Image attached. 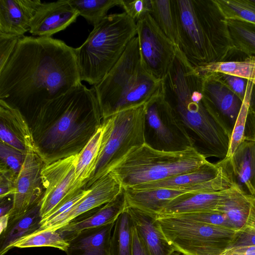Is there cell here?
<instances>
[{
	"label": "cell",
	"instance_id": "obj_26",
	"mask_svg": "<svg viewBox=\"0 0 255 255\" xmlns=\"http://www.w3.org/2000/svg\"><path fill=\"white\" fill-rule=\"evenodd\" d=\"M40 201L20 216L9 220L6 229L0 234V255L13 248L15 242L38 231L41 226Z\"/></svg>",
	"mask_w": 255,
	"mask_h": 255
},
{
	"label": "cell",
	"instance_id": "obj_16",
	"mask_svg": "<svg viewBox=\"0 0 255 255\" xmlns=\"http://www.w3.org/2000/svg\"><path fill=\"white\" fill-rule=\"evenodd\" d=\"M217 163L234 185L243 193L255 196V140L245 139L233 154Z\"/></svg>",
	"mask_w": 255,
	"mask_h": 255
},
{
	"label": "cell",
	"instance_id": "obj_32",
	"mask_svg": "<svg viewBox=\"0 0 255 255\" xmlns=\"http://www.w3.org/2000/svg\"><path fill=\"white\" fill-rule=\"evenodd\" d=\"M69 3L94 27L107 16L108 11L120 6L121 0H68Z\"/></svg>",
	"mask_w": 255,
	"mask_h": 255
},
{
	"label": "cell",
	"instance_id": "obj_23",
	"mask_svg": "<svg viewBox=\"0 0 255 255\" xmlns=\"http://www.w3.org/2000/svg\"><path fill=\"white\" fill-rule=\"evenodd\" d=\"M115 222L79 232L68 242L67 255H111V234Z\"/></svg>",
	"mask_w": 255,
	"mask_h": 255
},
{
	"label": "cell",
	"instance_id": "obj_19",
	"mask_svg": "<svg viewBox=\"0 0 255 255\" xmlns=\"http://www.w3.org/2000/svg\"><path fill=\"white\" fill-rule=\"evenodd\" d=\"M127 208L123 189L113 201L78 217L56 231L68 242L83 230L116 222Z\"/></svg>",
	"mask_w": 255,
	"mask_h": 255
},
{
	"label": "cell",
	"instance_id": "obj_41",
	"mask_svg": "<svg viewBox=\"0 0 255 255\" xmlns=\"http://www.w3.org/2000/svg\"><path fill=\"white\" fill-rule=\"evenodd\" d=\"M218 74L221 79L228 87L243 101L246 95L248 80L227 74L221 73H218Z\"/></svg>",
	"mask_w": 255,
	"mask_h": 255
},
{
	"label": "cell",
	"instance_id": "obj_4",
	"mask_svg": "<svg viewBox=\"0 0 255 255\" xmlns=\"http://www.w3.org/2000/svg\"><path fill=\"white\" fill-rule=\"evenodd\" d=\"M180 49L198 67L236 55L226 18L215 0H173Z\"/></svg>",
	"mask_w": 255,
	"mask_h": 255
},
{
	"label": "cell",
	"instance_id": "obj_31",
	"mask_svg": "<svg viewBox=\"0 0 255 255\" xmlns=\"http://www.w3.org/2000/svg\"><path fill=\"white\" fill-rule=\"evenodd\" d=\"M151 15L166 37L175 45H179L176 15L173 0H151Z\"/></svg>",
	"mask_w": 255,
	"mask_h": 255
},
{
	"label": "cell",
	"instance_id": "obj_9",
	"mask_svg": "<svg viewBox=\"0 0 255 255\" xmlns=\"http://www.w3.org/2000/svg\"><path fill=\"white\" fill-rule=\"evenodd\" d=\"M157 219L169 244L183 255H219L240 233L232 229L175 216Z\"/></svg>",
	"mask_w": 255,
	"mask_h": 255
},
{
	"label": "cell",
	"instance_id": "obj_36",
	"mask_svg": "<svg viewBox=\"0 0 255 255\" xmlns=\"http://www.w3.org/2000/svg\"><path fill=\"white\" fill-rule=\"evenodd\" d=\"M26 154L0 141V164L9 169L17 176L24 163Z\"/></svg>",
	"mask_w": 255,
	"mask_h": 255
},
{
	"label": "cell",
	"instance_id": "obj_11",
	"mask_svg": "<svg viewBox=\"0 0 255 255\" xmlns=\"http://www.w3.org/2000/svg\"><path fill=\"white\" fill-rule=\"evenodd\" d=\"M136 24L142 65L154 78L163 81L173 63L177 46L163 33L151 14Z\"/></svg>",
	"mask_w": 255,
	"mask_h": 255
},
{
	"label": "cell",
	"instance_id": "obj_12",
	"mask_svg": "<svg viewBox=\"0 0 255 255\" xmlns=\"http://www.w3.org/2000/svg\"><path fill=\"white\" fill-rule=\"evenodd\" d=\"M77 154L45 164L41 171L44 190L40 200L42 220L66 197L71 195Z\"/></svg>",
	"mask_w": 255,
	"mask_h": 255
},
{
	"label": "cell",
	"instance_id": "obj_48",
	"mask_svg": "<svg viewBox=\"0 0 255 255\" xmlns=\"http://www.w3.org/2000/svg\"><path fill=\"white\" fill-rule=\"evenodd\" d=\"M255 86V84H254Z\"/></svg>",
	"mask_w": 255,
	"mask_h": 255
},
{
	"label": "cell",
	"instance_id": "obj_25",
	"mask_svg": "<svg viewBox=\"0 0 255 255\" xmlns=\"http://www.w3.org/2000/svg\"><path fill=\"white\" fill-rule=\"evenodd\" d=\"M105 124L96 129L83 148L77 154L75 179L71 195L87 185L95 171L104 139Z\"/></svg>",
	"mask_w": 255,
	"mask_h": 255
},
{
	"label": "cell",
	"instance_id": "obj_22",
	"mask_svg": "<svg viewBox=\"0 0 255 255\" xmlns=\"http://www.w3.org/2000/svg\"><path fill=\"white\" fill-rule=\"evenodd\" d=\"M127 210L150 255H171L175 251L165 237L157 216L129 207Z\"/></svg>",
	"mask_w": 255,
	"mask_h": 255
},
{
	"label": "cell",
	"instance_id": "obj_14",
	"mask_svg": "<svg viewBox=\"0 0 255 255\" xmlns=\"http://www.w3.org/2000/svg\"><path fill=\"white\" fill-rule=\"evenodd\" d=\"M44 163L36 152L27 151L23 165L15 180L13 207L8 220L23 214L40 201L43 193L41 171Z\"/></svg>",
	"mask_w": 255,
	"mask_h": 255
},
{
	"label": "cell",
	"instance_id": "obj_17",
	"mask_svg": "<svg viewBox=\"0 0 255 255\" xmlns=\"http://www.w3.org/2000/svg\"><path fill=\"white\" fill-rule=\"evenodd\" d=\"M78 16L68 0L42 2L31 19L29 31L38 37H51L75 21Z\"/></svg>",
	"mask_w": 255,
	"mask_h": 255
},
{
	"label": "cell",
	"instance_id": "obj_6",
	"mask_svg": "<svg viewBox=\"0 0 255 255\" xmlns=\"http://www.w3.org/2000/svg\"><path fill=\"white\" fill-rule=\"evenodd\" d=\"M136 35V22L125 12L105 17L75 48L81 81L94 86L99 83Z\"/></svg>",
	"mask_w": 255,
	"mask_h": 255
},
{
	"label": "cell",
	"instance_id": "obj_15",
	"mask_svg": "<svg viewBox=\"0 0 255 255\" xmlns=\"http://www.w3.org/2000/svg\"><path fill=\"white\" fill-rule=\"evenodd\" d=\"M89 187L90 192L82 200L59 217L42 224L38 231H56L78 217L113 201L123 190L111 172L97 180Z\"/></svg>",
	"mask_w": 255,
	"mask_h": 255
},
{
	"label": "cell",
	"instance_id": "obj_43",
	"mask_svg": "<svg viewBox=\"0 0 255 255\" xmlns=\"http://www.w3.org/2000/svg\"><path fill=\"white\" fill-rule=\"evenodd\" d=\"M219 255H255V246L229 247Z\"/></svg>",
	"mask_w": 255,
	"mask_h": 255
},
{
	"label": "cell",
	"instance_id": "obj_38",
	"mask_svg": "<svg viewBox=\"0 0 255 255\" xmlns=\"http://www.w3.org/2000/svg\"><path fill=\"white\" fill-rule=\"evenodd\" d=\"M136 23L152 12L151 0H121L120 6Z\"/></svg>",
	"mask_w": 255,
	"mask_h": 255
},
{
	"label": "cell",
	"instance_id": "obj_45",
	"mask_svg": "<svg viewBox=\"0 0 255 255\" xmlns=\"http://www.w3.org/2000/svg\"><path fill=\"white\" fill-rule=\"evenodd\" d=\"M248 123L250 129V139L255 140V100L251 104L248 117Z\"/></svg>",
	"mask_w": 255,
	"mask_h": 255
},
{
	"label": "cell",
	"instance_id": "obj_40",
	"mask_svg": "<svg viewBox=\"0 0 255 255\" xmlns=\"http://www.w3.org/2000/svg\"><path fill=\"white\" fill-rule=\"evenodd\" d=\"M19 37L0 33V70L5 66L16 46Z\"/></svg>",
	"mask_w": 255,
	"mask_h": 255
},
{
	"label": "cell",
	"instance_id": "obj_21",
	"mask_svg": "<svg viewBox=\"0 0 255 255\" xmlns=\"http://www.w3.org/2000/svg\"><path fill=\"white\" fill-rule=\"evenodd\" d=\"M237 187L215 192H187L170 202L157 218L216 210L220 202Z\"/></svg>",
	"mask_w": 255,
	"mask_h": 255
},
{
	"label": "cell",
	"instance_id": "obj_39",
	"mask_svg": "<svg viewBox=\"0 0 255 255\" xmlns=\"http://www.w3.org/2000/svg\"><path fill=\"white\" fill-rule=\"evenodd\" d=\"M90 188L80 189L72 195L65 198L41 222H49L68 211L71 207L85 197L90 191Z\"/></svg>",
	"mask_w": 255,
	"mask_h": 255
},
{
	"label": "cell",
	"instance_id": "obj_20",
	"mask_svg": "<svg viewBox=\"0 0 255 255\" xmlns=\"http://www.w3.org/2000/svg\"><path fill=\"white\" fill-rule=\"evenodd\" d=\"M41 3L40 0H0V33L23 36Z\"/></svg>",
	"mask_w": 255,
	"mask_h": 255
},
{
	"label": "cell",
	"instance_id": "obj_28",
	"mask_svg": "<svg viewBox=\"0 0 255 255\" xmlns=\"http://www.w3.org/2000/svg\"><path fill=\"white\" fill-rule=\"evenodd\" d=\"M199 72L221 73L246 79L255 84V55L196 67Z\"/></svg>",
	"mask_w": 255,
	"mask_h": 255
},
{
	"label": "cell",
	"instance_id": "obj_34",
	"mask_svg": "<svg viewBox=\"0 0 255 255\" xmlns=\"http://www.w3.org/2000/svg\"><path fill=\"white\" fill-rule=\"evenodd\" d=\"M226 19L255 24V0H215Z\"/></svg>",
	"mask_w": 255,
	"mask_h": 255
},
{
	"label": "cell",
	"instance_id": "obj_7",
	"mask_svg": "<svg viewBox=\"0 0 255 255\" xmlns=\"http://www.w3.org/2000/svg\"><path fill=\"white\" fill-rule=\"evenodd\" d=\"M208 161L194 147L169 152L154 149L145 143L110 172L125 189L194 171Z\"/></svg>",
	"mask_w": 255,
	"mask_h": 255
},
{
	"label": "cell",
	"instance_id": "obj_2",
	"mask_svg": "<svg viewBox=\"0 0 255 255\" xmlns=\"http://www.w3.org/2000/svg\"><path fill=\"white\" fill-rule=\"evenodd\" d=\"M103 119L95 88L82 83L45 104L28 121L48 124L34 137L45 164L78 154Z\"/></svg>",
	"mask_w": 255,
	"mask_h": 255
},
{
	"label": "cell",
	"instance_id": "obj_10",
	"mask_svg": "<svg viewBox=\"0 0 255 255\" xmlns=\"http://www.w3.org/2000/svg\"><path fill=\"white\" fill-rule=\"evenodd\" d=\"M144 135L145 143L159 150L181 151L194 146L164 91L145 104Z\"/></svg>",
	"mask_w": 255,
	"mask_h": 255
},
{
	"label": "cell",
	"instance_id": "obj_33",
	"mask_svg": "<svg viewBox=\"0 0 255 255\" xmlns=\"http://www.w3.org/2000/svg\"><path fill=\"white\" fill-rule=\"evenodd\" d=\"M69 243L57 231H38L22 238L14 243L13 248L52 247L66 252Z\"/></svg>",
	"mask_w": 255,
	"mask_h": 255
},
{
	"label": "cell",
	"instance_id": "obj_3",
	"mask_svg": "<svg viewBox=\"0 0 255 255\" xmlns=\"http://www.w3.org/2000/svg\"><path fill=\"white\" fill-rule=\"evenodd\" d=\"M163 83L165 98L193 140L194 147L206 158L225 159L231 134L206 109L202 75L179 48Z\"/></svg>",
	"mask_w": 255,
	"mask_h": 255
},
{
	"label": "cell",
	"instance_id": "obj_29",
	"mask_svg": "<svg viewBox=\"0 0 255 255\" xmlns=\"http://www.w3.org/2000/svg\"><path fill=\"white\" fill-rule=\"evenodd\" d=\"M134 224L127 208L117 219L111 239V255H132Z\"/></svg>",
	"mask_w": 255,
	"mask_h": 255
},
{
	"label": "cell",
	"instance_id": "obj_5",
	"mask_svg": "<svg viewBox=\"0 0 255 255\" xmlns=\"http://www.w3.org/2000/svg\"><path fill=\"white\" fill-rule=\"evenodd\" d=\"M94 88L104 119L147 103L163 92L164 83L152 77L143 67L136 36L115 65Z\"/></svg>",
	"mask_w": 255,
	"mask_h": 255
},
{
	"label": "cell",
	"instance_id": "obj_42",
	"mask_svg": "<svg viewBox=\"0 0 255 255\" xmlns=\"http://www.w3.org/2000/svg\"><path fill=\"white\" fill-rule=\"evenodd\" d=\"M0 198L13 196L16 176L4 165L0 164Z\"/></svg>",
	"mask_w": 255,
	"mask_h": 255
},
{
	"label": "cell",
	"instance_id": "obj_8",
	"mask_svg": "<svg viewBox=\"0 0 255 255\" xmlns=\"http://www.w3.org/2000/svg\"><path fill=\"white\" fill-rule=\"evenodd\" d=\"M145 104L103 119L104 139L95 171L87 184L88 188L109 173L128 154L145 143Z\"/></svg>",
	"mask_w": 255,
	"mask_h": 255
},
{
	"label": "cell",
	"instance_id": "obj_47",
	"mask_svg": "<svg viewBox=\"0 0 255 255\" xmlns=\"http://www.w3.org/2000/svg\"><path fill=\"white\" fill-rule=\"evenodd\" d=\"M171 255H183L179 252L177 251H175Z\"/></svg>",
	"mask_w": 255,
	"mask_h": 255
},
{
	"label": "cell",
	"instance_id": "obj_1",
	"mask_svg": "<svg viewBox=\"0 0 255 255\" xmlns=\"http://www.w3.org/2000/svg\"><path fill=\"white\" fill-rule=\"evenodd\" d=\"M81 81L75 48L51 37L23 36L0 70V101L28 121Z\"/></svg>",
	"mask_w": 255,
	"mask_h": 255
},
{
	"label": "cell",
	"instance_id": "obj_37",
	"mask_svg": "<svg viewBox=\"0 0 255 255\" xmlns=\"http://www.w3.org/2000/svg\"><path fill=\"white\" fill-rule=\"evenodd\" d=\"M169 216H175L190 219L209 225L235 230L233 228L227 216L225 214L217 210L187 213Z\"/></svg>",
	"mask_w": 255,
	"mask_h": 255
},
{
	"label": "cell",
	"instance_id": "obj_46",
	"mask_svg": "<svg viewBox=\"0 0 255 255\" xmlns=\"http://www.w3.org/2000/svg\"><path fill=\"white\" fill-rule=\"evenodd\" d=\"M7 197L0 199V217L9 215L13 207V198L11 199H6Z\"/></svg>",
	"mask_w": 255,
	"mask_h": 255
},
{
	"label": "cell",
	"instance_id": "obj_24",
	"mask_svg": "<svg viewBox=\"0 0 255 255\" xmlns=\"http://www.w3.org/2000/svg\"><path fill=\"white\" fill-rule=\"evenodd\" d=\"M127 207L157 216L173 199L189 192L178 189H124Z\"/></svg>",
	"mask_w": 255,
	"mask_h": 255
},
{
	"label": "cell",
	"instance_id": "obj_30",
	"mask_svg": "<svg viewBox=\"0 0 255 255\" xmlns=\"http://www.w3.org/2000/svg\"><path fill=\"white\" fill-rule=\"evenodd\" d=\"M226 21L236 54L255 55V24L237 20Z\"/></svg>",
	"mask_w": 255,
	"mask_h": 255
},
{
	"label": "cell",
	"instance_id": "obj_18",
	"mask_svg": "<svg viewBox=\"0 0 255 255\" xmlns=\"http://www.w3.org/2000/svg\"><path fill=\"white\" fill-rule=\"evenodd\" d=\"M0 141L24 153L32 150L37 153L31 128L18 110L0 101Z\"/></svg>",
	"mask_w": 255,
	"mask_h": 255
},
{
	"label": "cell",
	"instance_id": "obj_35",
	"mask_svg": "<svg viewBox=\"0 0 255 255\" xmlns=\"http://www.w3.org/2000/svg\"><path fill=\"white\" fill-rule=\"evenodd\" d=\"M255 89L254 84L248 80L246 95L232 132L230 147L226 158L230 157L240 143L245 139L248 117Z\"/></svg>",
	"mask_w": 255,
	"mask_h": 255
},
{
	"label": "cell",
	"instance_id": "obj_44",
	"mask_svg": "<svg viewBox=\"0 0 255 255\" xmlns=\"http://www.w3.org/2000/svg\"><path fill=\"white\" fill-rule=\"evenodd\" d=\"M132 255H150L134 227L132 236Z\"/></svg>",
	"mask_w": 255,
	"mask_h": 255
},
{
	"label": "cell",
	"instance_id": "obj_27",
	"mask_svg": "<svg viewBox=\"0 0 255 255\" xmlns=\"http://www.w3.org/2000/svg\"><path fill=\"white\" fill-rule=\"evenodd\" d=\"M255 199L236 187L220 202L216 210L225 214L233 228L241 233L251 222Z\"/></svg>",
	"mask_w": 255,
	"mask_h": 255
},
{
	"label": "cell",
	"instance_id": "obj_13",
	"mask_svg": "<svg viewBox=\"0 0 255 255\" xmlns=\"http://www.w3.org/2000/svg\"><path fill=\"white\" fill-rule=\"evenodd\" d=\"M200 74L205 106L232 134L243 101L221 79L218 73Z\"/></svg>",
	"mask_w": 255,
	"mask_h": 255
}]
</instances>
